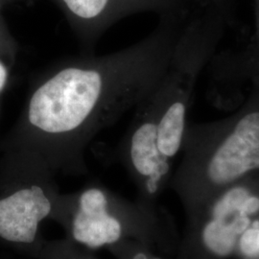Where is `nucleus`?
<instances>
[{
    "label": "nucleus",
    "mask_w": 259,
    "mask_h": 259,
    "mask_svg": "<svg viewBox=\"0 0 259 259\" xmlns=\"http://www.w3.org/2000/svg\"><path fill=\"white\" fill-rule=\"evenodd\" d=\"M184 26L172 13L148 37L124 49L82 53L47 67L32 89L12 150L36 152L56 175H87L91 142L157 85Z\"/></svg>",
    "instance_id": "1"
},
{
    "label": "nucleus",
    "mask_w": 259,
    "mask_h": 259,
    "mask_svg": "<svg viewBox=\"0 0 259 259\" xmlns=\"http://www.w3.org/2000/svg\"><path fill=\"white\" fill-rule=\"evenodd\" d=\"M230 19L207 4L186 23L165 73L135 108L113 158L134 176L151 178L171 166L183 146L195 87L220 44Z\"/></svg>",
    "instance_id": "2"
},
{
    "label": "nucleus",
    "mask_w": 259,
    "mask_h": 259,
    "mask_svg": "<svg viewBox=\"0 0 259 259\" xmlns=\"http://www.w3.org/2000/svg\"><path fill=\"white\" fill-rule=\"evenodd\" d=\"M187 156L177 184L200 179L208 185H231L259 171V88L231 116L203 124H187L183 146Z\"/></svg>",
    "instance_id": "3"
},
{
    "label": "nucleus",
    "mask_w": 259,
    "mask_h": 259,
    "mask_svg": "<svg viewBox=\"0 0 259 259\" xmlns=\"http://www.w3.org/2000/svg\"><path fill=\"white\" fill-rule=\"evenodd\" d=\"M44 157L12 150L0 172V244L37 259L46 239L40 225L50 220L60 189Z\"/></svg>",
    "instance_id": "4"
},
{
    "label": "nucleus",
    "mask_w": 259,
    "mask_h": 259,
    "mask_svg": "<svg viewBox=\"0 0 259 259\" xmlns=\"http://www.w3.org/2000/svg\"><path fill=\"white\" fill-rule=\"evenodd\" d=\"M50 220L62 227L67 240L91 251L144 237L148 221L140 205L98 180L74 192L60 193Z\"/></svg>",
    "instance_id": "5"
},
{
    "label": "nucleus",
    "mask_w": 259,
    "mask_h": 259,
    "mask_svg": "<svg viewBox=\"0 0 259 259\" xmlns=\"http://www.w3.org/2000/svg\"><path fill=\"white\" fill-rule=\"evenodd\" d=\"M71 16L78 42L84 54H94L98 39L112 19L114 0H60Z\"/></svg>",
    "instance_id": "6"
},
{
    "label": "nucleus",
    "mask_w": 259,
    "mask_h": 259,
    "mask_svg": "<svg viewBox=\"0 0 259 259\" xmlns=\"http://www.w3.org/2000/svg\"><path fill=\"white\" fill-rule=\"evenodd\" d=\"M236 233L230 224L221 220L208 223L203 232V240L207 249L219 256L232 253L236 242Z\"/></svg>",
    "instance_id": "7"
},
{
    "label": "nucleus",
    "mask_w": 259,
    "mask_h": 259,
    "mask_svg": "<svg viewBox=\"0 0 259 259\" xmlns=\"http://www.w3.org/2000/svg\"><path fill=\"white\" fill-rule=\"evenodd\" d=\"M37 259H98L91 250L64 239L45 241Z\"/></svg>",
    "instance_id": "8"
},
{
    "label": "nucleus",
    "mask_w": 259,
    "mask_h": 259,
    "mask_svg": "<svg viewBox=\"0 0 259 259\" xmlns=\"http://www.w3.org/2000/svg\"><path fill=\"white\" fill-rule=\"evenodd\" d=\"M250 194V189L247 186L239 185L232 187L215 204L213 209L214 220L226 221L227 216L234 211H239Z\"/></svg>",
    "instance_id": "9"
},
{
    "label": "nucleus",
    "mask_w": 259,
    "mask_h": 259,
    "mask_svg": "<svg viewBox=\"0 0 259 259\" xmlns=\"http://www.w3.org/2000/svg\"><path fill=\"white\" fill-rule=\"evenodd\" d=\"M254 19H255V33L253 42L249 50L247 71L249 72L252 88H259V0H253Z\"/></svg>",
    "instance_id": "10"
},
{
    "label": "nucleus",
    "mask_w": 259,
    "mask_h": 259,
    "mask_svg": "<svg viewBox=\"0 0 259 259\" xmlns=\"http://www.w3.org/2000/svg\"><path fill=\"white\" fill-rule=\"evenodd\" d=\"M240 249L247 256H256L259 254V227L255 223L254 227L247 229L242 233Z\"/></svg>",
    "instance_id": "11"
},
{
    "label": "nucleus",
    "mask_w": 259,
    "mask_h": 259,
    "mask_svg": "<svg viewBox=\"0 0 259 259\" xmlns=\"http://www.w3.org/2000/svg\"><path fill=\"white\" fill-rule=\"evenodd\" d=\"M259 210V198L256 196L250 194L238 211L240 215H249L251 213H255Z\"/></svg>",
    "instance_id": "12"
},
{
    "label": "nucleus",
    "mask_w": 259,
    "mask_h": 259,
    "mask_svg": "<svg viewBox=\"0 0 259 259\" xmlns=\"http://www.w3.org/2000/svg\"><path fill=\"white\" fill-rule=\"evenodd\" d=\"M250 224V219L248 218V216L240 215V214L237 216V218L234 221L230 223L232 230L236 233V235L242 234L243 232H245L249 228Z\"/></svg>",
    "instance_id": "13"
},
{
    "label": "nucleus",
    "mask_w": 259,
    "mask_h": 259,
    "mask_svg": "<svg viewBox=\"0 0 259 259\" xmlns=\"http://www.w3.org/2000/svg\"><path fill=\"white\" fill-rule=\"evenodd\" d=\"M8 78V71L6 66L0 62V92L4 89Z\"/></svg>",
    "instance_id": "14"
}]
</instances>
